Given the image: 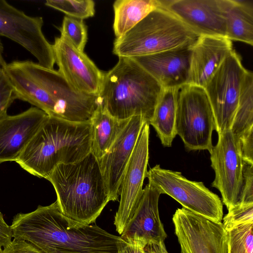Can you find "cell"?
Listing matches in <instances>:
<instances>
[{
    "instance_id": "obj_21",
    "label": "cell",
    "mask_w": 253,
    "mask_h": 253,
    "mask_svg": "<svg viewBox=\"0 0 253 253\" xmlns=\"http://www.w3.org/2000/svg\"><path fill=\"white\" fill-rule=\"evenodd\" d=\"M226 27V38L253 45V2L219 0Z\"/></svg>"
},
{
    "instance_id": "obj_37",
    "label": "cell",
    "mask_w": 253,
    "mask_h": 253,
    "mask_svg": "<svg viewBox=\"0 0 253 253\" xmlns=\"http://www.w3.org/2000/svg\"><path fill=\"white\" fill-rule=\"evenodd\" d=\"M3 49V44L0 40V68H3L7 64L2 55Z\"/></svg>"
},
{
    "instance_id": "obj_33",
    "label": "cell",
    "mask_w": 253,
    "mask_h": 253,
    "mask_svg": "<svg viewBox=\"0 0 253 253\" xmlns=\"http://www.w3.org/2000/svg\"><path fill=\"white\" fill-rule=\"evenodd\" d=\"M238 138L243 161L253 164V127L245 131Z\"/></svg>"
},
{
    "instance_id": "obj_35",
    "label": "cell",
    "mask_w": 253,
    "mask_h": 253,
    "mask_svg": "<svg viewBox=\"0 0 253 253\" xmlns=\"http://www.w3.org/2000/svg\"><path fill=\"white\" fill-rule=\"evenodd\" d=\"M12 237L10 226L5 222L0 211V251L11 242Z\"/></svg>"
},
{
    "instance_id": "obj_2",
    "label": "cell",
    "mask_w": 253,
    "mask_h": 253,
    "mask_svg": "<svg viewBox=\"0 0 253 253\" xmlns=\"http://www.w3.org/2000/svg\"><path fill=\"white\" fill-rule=\"evenodd\" d=\"M3 69L17 99L50 117L76 123L90 121L97 106L98 96L78 91L58 71L30 60L13 61Z\"/></svg>"
},
{
    "instance_id": "obj_26",
    "label": "cell",
    "mask_w": 253,
    "mask_h": 253,
    "mask_svg": "<svg viewBox=\"0 0 253 253\" xmlns=\"http://www.w3.org/2000/svg\"><path fill=\"white\" fill-rule=\"evenodd\" d=\"M45 4L80 20L92 17L95 13V3L92 0H48Z\"/></svg>"
},
{
    "instance_id": "obj_16",
    "label": "cell",
    "mask_w": 253,
    "mask_h": 253,
    "mask_svg": "<svg viewBox=\"0 0 253 253\" xmlns=\"http://www.w3.org/2000/svg\"><path fill=\"white\" fill-rule=\"evenodd\" d=\"M49 116L31 107L17 115L0 118V164L16 161Z\"/></svg>"
},
{
    "instance_id": "obj_34",
    "label": "cell",
    "mask_w": 253,
    "mask_h": 253,
    "mask_svg": "<svg viewBox=\"0 0 253 253\" xmlns=\"http://www.w3.org/2000/svg\"><path fill=\"white\" fill-rule=\"evenodd\" d=\"M0 253H42L31 243L14 239Z\"/></svg>"
},
{
    "instance_id": "obj_24",
    "label": "cell",
    "mask_w": 253,
    "mask_h": 253,
    "mask_svg": "<svg viewBox=\"0 0 253 253\" xmlns=\"http://www.w3.org/2000/svg\"><path fill=\"white\" fill-rule=\"evenodd\" d=\"M176 88H163L149 123L155 129L162 144L171 147L176 135Z\"/></svg>"
},
{
    "instance_id": "obj_25",
    "label": "cell",
    "mask_w": 253,
    "mask_h": 253,
    "mask_svg": "<svg viewBox=\"0 0 253 253\" xmlns=\"http://www.w3.org/2000/svg\"><path fill=\"white\" fill-rule=\"evenodd\" d=\"M252 127H253V74L247 71L230 130L238 138Z\"/></svg>"
},
{
    "instance_id": "obj_13",
    "label": "cell",
    "mask_w": 253,
    "mask_h": 253,
    "mask_svg": "<svg viewBox=\"0 0 253 253\" xmlns=\"http://www.w3.org/2000/svg\"><path fill=\"white\" fill-rule=\"evenodd\" d=\"M149 125L145 122L126 167L120 188L121 199L115 216L116 231L122 235L133 217L142 192L149 160Z\"/></svg>"
},
{
    "instance_id": "obj_1",
    "label": "cell",
    "mask_w": 253,
    "mask_h": 253,
    "mask_svg": "<svg viewBox=\"0 0 253 253\" xmlns=\"http://www.w3.org/2000/svg\"><path fill=\"white\" fill-rule=\"evenodd\" d=\"M12 237L27 241L42 253H118L123 242L94 223L85 225L69 219L57 202L15 215Z\"/></svg>"
},
{
    "instance_id": "obj_38",
    "label": "cell",
    "mask_w": 253,
    "mask_h": 253,
    "mask_svg": "<svg viewBox=\"0 0 253 253\" xmlns=\"http://www.w3.org/2000/svg\"><path fill=\"white\" fill-rule=\"evenodd\" d=\"M161 247L162 253H169L166 249L164 242H162L161 243Z\"/></svg>"
},
{
    "instance_id": "obj_22",
    "label": "cell",
    "mask_w": 253,
    "mask_h": 253,
    "mask_svg": "<svg viewBox=\"0 0 253 253\" xmlns=\"http://www.w3.org/2000/svg\"><path fill=\"white\" fill-rule=\"evenodd\" d=\"M129 119L119 120L113 117L100 102H98L90 120L91 153L97 160L108 152L128 123Z\"/></svg>"
},
{
    "instance_id": "obj_3",
    "label": "cell",
    "mask_w": 253,
    "mask_h": 253,
    "mask_svg": "<svg viewBox=\"0 0 253 253\" xmlns=\"http://www.w3.org/2000/svg\"><path fill=\"white\" fill-rule=\"evenodd\" d=\"M91 144L90 121L76 123L49 116L15 162L30 174L46 179L58 165L85 157Z\"/></svg>"
},
{
    "instance_id": "obj_12",
    "label": "cell",
    "mask_w": 253,
    "mask_h": 253,
    "mask_svg": "<svg viewBox=\"0 0 253 253\" xmlns=\"http://www.w3.org/2000/svg\"><path fill=\"white\" fill-rule=\"evenodd\" d=\"M218 134L217 143L210 152L211 166L215 172L211 186L219 190L229 211L240 203L244 161L238 138L231 130Z\"/></svg>"
},
{
    "instance_id": "obj_17",
    "label": "cell",
    "mask_w": 253,
    "mask_h": 253,
    "mask_svg": "<svg viewBox=\"0 0 253 253\" xmlns=\"http://www.w3.org/2000/svg\"><path fill=\"white\" fill-rule=\"evenodd\" d=\"M166 8L199 37H226L219 0H162Z\"/></svg>"
},
{
    "instance_id": "obj_9",
    "label": "cell",
    "mask_w": 253,
    "mask_h": 253,
    "mask_svg": "<svg viewBox=\"0 0 253 253\" xmlns=\"http://www.w3.org/2000/svg\"><path fill=\"white\" fill-rule=\"evenodd\" d=\"M247 71L233 50L204 87L218 134L231 129Z\"/></svg>"
},
{
    "instance_id": "obj_31",
    "label": "cell",
    "mask_w": 253,
    "mask_h": 253,
    "mask_svg": "<svg viewBox=\"0 0 253 253\" xmlns=\"http://www.w3.org/2000/svg\"><path fill=\"white\" fill-rule=\"evenodd\" d=\"M243 177L239 205L253 204V164L244 162Z\"/></svg>"
},
{
    "instance_id": "obj_14",
    "label": "cell",
    "mask_w": 253,
    "mask_h": 253,
    "mask_svg": "<svg viewBox=\"0 0 253 253\" xmlns=\"http://www.w3.org/2000/svg\"><path fill=\"white\" fill-rule=\"evenodd\" d=\"M52 47L58 71L67 82L80 92L98 95L104 73L62 36L55 38Z\"/></svg>"
},
{
    "instance_id": "obj_36",
    "label": "cell",
    "mask_w": 253,
    "mask_h": 253,
    "mask_svg": "<svg viewBox=\"0 0 253 253\" xmlns=\"http://www.w3.org/2000/svg\"><path fill=\"white\" fill-rule=\"evenodd\" d=\"M161 242H149L145 247V253H162Z\"/></svg>"
},
{
    "instance_id": "obj_8",
    "label": "cell",
    "mask_w": 253,
    "mask_h": 253,
    "mask_svg": "<svg viewBox=\"0 0 253 253\" xmlns=\"http://www.w3.org/2000/svg\"><path fill=\"white\" fill-rule=\"evenodd\" d=\"M146 177L161 194L170 196L183 208L216 222L222 220L221 200L202 182L188 180L181 172L162 169L159 165L147 171Z\"/></svg>"
},
{
    "instance_id": "obj_15",
    "label": "cell",
    "mask_w": 253,
    "mask_h": 253,
    "mask_svg": "<svg viewBox=\"0 0 253 253\" xmlns=\"http://www.w3.org/2000/svg\"><path fill=\"white\" fill-rule=\"evenodd\" d=\"M145 122L142 116L130 118L108 152L98 160L110 201L118 199L126 167Z\"/></svg>"
},
{
    "instance_id": "obj_19",
    "label": "cell",
    "mask_w": 253,
    "mask_h": 253,
    "mask_svg": "<svg viewBox=\"0 0 253 253\" xmlns=\"http://www.w3.org/2000/svg\"><path fill=\"white\" fill-rule=\"evenodd\" d=\"M233 50L232 41L226 37L199 36L191 47L186 84L204 88Z\"/></svg>"
},
{
    "instance_id": "obj_23",
    "label": "cell",
    "mask_w": 253,
    "mask_h": 253,
    "mask_svg": "<svg viewBox=\"0 0 253 253\" xmlns=\"http://www.w3.org/2000/svg\"><path fill=\"white\" fill-rule=\"evenodd\" d=\"M162 6V0H116L113 4V29L116 38L123 36L151 12Z\"/></svg>"
},
{
    "instance_id": "obj_4",
    "label": "cell",
    "mask_w": 253,
    "mask_h": 253,
    "mask_svg": "<svg viewBox=\"0 0 253 253\" xmlns=\"http://www.w3.org/2000/svg\"><path fill=\"white\" fill-rule=\"evenodd\" d=\"M46 179L54 188L62 213L82 224L95 223L110 201L98 160L91 152L77 162L58 165Z\"/></svg>"
},
{
    "instance_id": "obj_18",
    "label": "cell",
    "mask_w": 253,
    "mask_h": 253,
    "mask_svg": "<svg viewBox=\"0 0 253 253\" xmlns=\"http://www.w3.org/2000/svg\"><path fill=\"white\" fill-rule=\"evenodd\" d=\"M192 45L130 58L151 75L163 88H176L187 83Z\"/></svg>"
},
{
    "instance_id": "obj_30",
    "label": "cell",
    "mask_w": 253,
    "mask_h": 253,
    "mask_svg": "<svg viewBox=\"0 0 253 253\" xmlns=\"http://www.w3.org/2000/svg\"><path fill=\"white\" fill-rule=\"evenodd\" d=\"M17 99L15 89L8 76L0 68V118L7 115V111Z\"/></svg>"
},
{
    "instance_id": "obj_27",
    "label": "cell",
    "mask_w": 253,
    "mask_h": 253,
    "mask_svg": "<svg viewBox=\"0 0 253 253\" xmlns=\"http://www.w3.org/2000/svg\"><path fill=\"white\" fill-rule=\"evenodd\" d=\"M253 223L233 227L227 231L228 253H253Z\"/></svg>"
},
{
    "instance_id": "obj_32",
    "label": "cell",
    "mask_w": 253,
    "mask_h": 253,
    "mask_svg": "<svg viewBox=\"0 0 253 253\" xmlns=\"http://www.w3.org/2000/svg\"><path fill=\"white\" fill-rule=\"evenodd\" d=\"M121 237L123 242L119 248L118 253H145V247L148 243L145 239L136 234Z\"/></svg>"
},
{
    "instance_id": "obj_10",
    "label": "cell",
    "mask_w": 253,
    "mask_h": 253,
    "mask_svg": "<svg viewBox=\"0 0 253 253\" xmlns=\"http://www.w3.org/2000/svg\"><path fill=\"white\" fill-rule=\"evenodd\" d=\"M43 25L42 17L29 16L6 1L0 0V35L24 47L41 66L53 69L55 62L52 44L43 34Z\"/></svg>"
},
{
    "instance_id": "obj_20",
    "label": "cell",
    "mask_w": 253,
    "mask_h": 253,
    "mask_svg": "<svg viewBox=\"0 0 253 253\" xmlns=\"http://www.w3.org/2000/svg\"><path fill=\"white\" fill-rule=\"evenodd\" d=\"M160 192L148 183L142 190L139 202L125 232L121 236L136 234L147 243L165 242L167 237L160 219L158 202Z\"/></svg>"
},
{
    "instance_id": "obj_29",
    "label": "cell",
    "mask_w": 253,
    "mask_h": 253,
    "mask_svg": "<svg viewBox=\"0 0 253 253\" xmlns=\"http://www.w3.org/2000/svg\"><path fill=\"white\" fill-rule=\"evenodd\" d=\"M228 211L222 222L226 231L239 225L253 223V204L238 205Z\"/></svg>"
},
{
    "instance_id": "obj_7",
    "label": "cell",
    "mask_w": 253,
    "mask_h": 253,
    "mask_svg": "<svg viewBox=\"0 0 253 253\" xmlns=\"http://www.w3.org/2000/svg\"><path fill=\"white\" fill-rule=\"evenodd\" d=\"M214 129V115L204 88L188 84L177 88L175 131L185 148L210 153Z\"/></svg>"
},
{
    "instance_id": "obj_6",
    "label": "cell",
    "mask_w": 253,
    "mask_h": 253,
    "mask_svg": "<svg viewBox=\"0 0 253 253\" xmlns=\"http://www.w3.org/2000/svg\"><path fill=\"white\" fill-rule=\"evenodd\" d=\"M198 37L163 6L116 38L113 52L119 57L147 55L192 45Z\"/></svg>"
},
{
    "instance_id": "obj_5",
    "label": "cell",
    "mask_w": 253,
    "mask_h": 253,
    "mask_svg": "<svg viewBox=\"0 0 253 253\" xmlns=\"http://www.w3.org/2000/svg\"><path fill=\"white\" fill-rule=\"evenodd\" d=\"M163 89L133 59L120 57L115 66L104 73L98 101L116 119L142 116L149 124Z\"/></svg>"
},
{
    "instance_id": "obj_11",
    "label": "cell",
    "mask_w": 253,
    "mask_h": 253,
    "mask_svg": "<svg viewBox=\"0 0 253 253\" xmlns=\"http://www.w3.org/2000/svg\"><path fill=\"white\" fill-rule=\"evenodd\" d=\"M181 253H228L227 231L216 222L184 208L172 216Z\"/></svg>"
},
{
    "instance_id": "obj_28",
    "label": "cell",
    "mask_w": 253,
    "mask_h": 253,
    "mask_svg": "<svg viewBox=\"0 0 253 253\" xmlns=\"http://www.w3.org/2000/svg\"><path fill=\"white\" fill-rule=\"evenodd\" d=\"M59 30L60 36L77 49L84 51L87 41V28L83 20L64 16Z\"/></svg>"
}]
</instances>
